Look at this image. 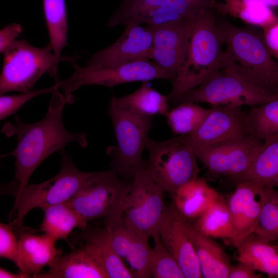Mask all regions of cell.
<instances>
[{"mask_svg":"<svg viewBox=\"0 0 278 278\" xmlns=\"http://www.w3.org/2000/svg\"><path fill=\"white\" fill-rule=\"evenodd\" d=\"M72 103L59 89L53 92L46 115L40 121L32 124L22 123L15 116L14 123H8L1 132L18 138L15 148L9 153L15 158V179L18 189L28 184L32 174L40 164L50 155L64 149L69 143L75 142L85 148L88 144L85 133L68 131L62 122V113L66 103Z\"/></svg>","mask_w":278,"mask_h":278,"instance_id":"cell-1","label":"cell"},{"mask_svg":"<svg viewBox=\"0 0 278 278\" xmlns=\"http://www.w3.org/2000/svg\"><path fill=\"white\" fill-rule=\"evenodd\" d=\"M214 10L207 9L193 16L186 54L167 96L175 104L220 68L224 37Z\"/></svg>","mask_w":278,"mask_h":278,"instance_id":"cell-2","label":"cell"},{"mask_svg":"<svg viewBox=\"0 0 278 278\" xmlns=\"http://www.w3.org/2000/svg\"><path fill=\"white\" fill-rule=\"evenodd\" d=\"M219 24L225 46L220 68L232 71L260 89L278 94V64L265 43L263 32L228 22Z\"/></svg>","mask_w":278,"mask_h":278,"instance_id":"cell-3","label":"cell"},{"mask_svg":"<svg viewBox=\"0 0 278 278\" xmlns=\"http://www.w3.org/2000/svg\"><path fill=\"white\" fill-rule=\"evenodd\" d=\"M3 54L0 96L12 91L28 92L45 74H49L56 82H58V63L61 61L73 63L76 61L73 57H57L50 44L38 47L25 40H15Z\"/></svg>","mask_w":278,"mask_h":278,"instance_id":"cell-4","label":"cell"},{"mask_svg":"<svg viewBox=\"0 0 278 278\" xmlns=\"http://www.w3.org/2000/svg\"><path fill=\"white\" fill-rule=\"evenodd\" d=\"M145 149L149 157L145 161L144 169L164 192L171 196L181 185L198 177L197 158L187 135L164 141L148 137Z\"/></svg>","mask_w":278,"mask_h":278,"instance_id":"cell-5","label":"cell"},{"mask_svg":"<svg viewBox=\"0 0 278 278\" xmlns=\"http://www.w3.org/2000/svg\"><path fill=\"white\" fill-rule=\"evenodd\" d=\"M108 113L112 120L117 146L112 155L113 169L123 180L131 182L145 166L142 158L152 117L138 115L120 106L113 97Z\"/></svg>","mask_w":278,"mask_h":278,"instance_id":"cell-6","label":"cell"},{"mask_svg":"<svg viewBox=\"0 0 278 278\" xmlns=\"http://www.w3.org/2000/svg\"><path fill=\"white\" fill-rule=\"evenodd\" d=\"M61 168L52 179L37 184H26L18 189L13 209L15 218L11 224L21 227L25 216L35 208L47 207L68 201L95 172L79 170L64 149L59 151Z\"/></svg>","mask_w":278,"mask_h":278,"instance_id":"cell-7","label":"cell"},{"mask_svg":"<svg viewBox=\"0 0 278 278\" xmlns=\"http://www.w3.org/2000/svg\"><path fill=\"white\" fill-rule=\"evenodd\" d=\"M130 182L120 178L113 169L95 172L67 202L86 222L104 218L106 222L123 215Z\"/></svg>","mask_w":278,"mask_h":278,"instance_id":"cell-8","label":"cell"},{"mask_svg":"<svg viewBox=\"0 0 278 278\" xmlns=\"http://www.w3.org/2000/svg\"><path fill=\"white\" fill-rule=\"evenodd\" d=\"M278 98V94L260 89L228 69L220 68L202 84L187 92L183 102L212 106L260 105Z\"/></svg>","mask_w":278,"mask_h":278,"instance_id":"cell-9","label":"cell"},{"mask_svg":"<svg viewBox=\"0 0 278 278\" xmlns=\"http://www.w3.org/2000/svg\"><path fill=\"white\" fill-rule=\"evenodd\" d=\"M74 71L72 75L63 81L56 83L62 89L64 95L71 102L72 93L80 87L87 85H99L112 89L123 83L172 78L155 62L149 60L130 62L116 66L99 68H89L73 63Z\"/></svg>","mask_w":278,"mask_h":278,"instance_id":"cell-10","label":"cell"},{"mask_svg":"<svg viewBox=\"0 0 278 278\" xmlns=\"http://www.w3.org/2000/svg\"><path fill=\"white\" fill-rule=\"evenodd\" d=\"M163 193L144 168L130 182L124 202L123 215L153 240L160 238V227L165 206Z\"/></svg>","mask_w":278,"mask_h":278,"instance_id":"cell-11","label":"cell"},{"mask_svg":"<svg viewBox=\"0 0 278 278\" xmlns=\"http://www.w3.org/2000/svg\"><path fill=\"white\" fill-rule=\"evenodd\" d=\"M252 136L247 113L242 106H212L198 128L187 135L194 150L201 149L241 140Z\"/></svg>","mask_w":278,"mask_h":278,"instance_id":"cell-12","label":"cell"},{"mask_svg":"<svg viewBox=\"0 0 278 278\" xmlns=\"http://www.w3.org/2000/svg\"><path fill=\"white\" fill-rule=\"evenodd\" d=\"M194 15L163 24L146 25L152 37L149 59L153 60L172 80L185 58Z\"/></svg>","mask_w":278,"mask_h":278,"instance_id":"cell-13","label":"cell"},{"mask_svg":"<svg viewBox=\"0 0 278 278\" xmlns=\"http://www.w3.org/2000/svg\"><path fill=\"white\" fill-rule=\"evenodd\" d=\"M263 141L253 136L210 148L195 150L197 158L213 174L230 176L233 180L249 167Z\"/></svg>","mask_w":278,"mask_h":278,"instance_id":"cell-14","label":"cell"},{"mask_svg":"<svg viewBox=\"0 0 278 278\" xmlns=\"http://www.w3.org/2000/svg\"><path fill=\"white\" fill-rule=\"evenodd\" d=\"M125 28L118 40L109 46L93 54L84 66L99 68L149 60L152 37L148 26L129 24L125 26Z\"/></svg>","mask_w":278,"mask_h":278,"instance_id":"cell-15","label":"cell"},{"mask_svg":"<svg viewBox=\"0 0 278 278\" xmlns=\"http://www.w3.org/2000/svg\"><path fill=\"white\" fill-rule=\"evenodd\" d=\"M106 225L109 229L114 251L130 264L134 277H151L149 236L132 224L124 215Z\"/></svg>","mask_w":278,"mask_h":278,"instance_id":"cell-16","label":"cell"},{"mask_svg":"<svg viewBox=\"0 0 278 278\" xmlns=\"http://www.w3.org/2000/svg\"><path fill=\"white\" fill-rule=\"evenodd\" d=\"M183 220L172 201L168 206L165 205L160 227V240L185 278H201L198 258Z\"/></svg>","mask_w":278,"mask_h":278,"instance_id":"cell-17","label":"cell"},{"mask_svg":"<svg viewBox=\"0 0 278 278\" xmlns=\"http://www.w3.org/2000/svg\"><path fill=\"white\" fill-rule=\"evenodd\" d=\"M236 184L235 191L227 202L236 233L232 242L236 248L254 232L264 199L265 188L247 181Z\"/></svg>","mask_w":278,"mask_h":278,"instance_id":"cell-18","label":"cell"},{"mask_svg":"<svg viewBox=\"0 0 278 278\" xmlns=\"http://www.w3.org/2000/svg\"><path fill=\"white\" fill-rule=\"evenodd\" d=\"M45 272L36 278H108L101 257L93 246L82 244L78 249L59 255Z\"/></svg>","mask_w":278,"mask_h":278,"instance_id":"cell-19","label":"cell"},{"mask_svg":"<svg viewBox=\"0 0 278 278\" xmlns=\"http://www.w3.org/2000/svg\"><path fill=\"white\" fill-rule=\"evenodd\" d=\"M56 242L45 234L36 235L28 231L22 233L18 238L15 264L20 273L25 277H35L41 270L49 266L61 254Z\"/></svg>","mask_w":278,"mask_h":278,"instance_id":"cell-20","label":"cell"},{"mask_svg":"<svg viewBox=\"0 0 278 278\" xmlns=\"http://www.w3.org/2000/svg\"><path fill=\"white\" fill-rule=\"evenodd\" d=\"M183 223L196 254L202 277L228 278L232 264L224 249L184 217Z\"/></svg>","mask_w":278,"mask_h":278,"instance_id":"cell-21","label":"cell"},{"mask_svg":"<svg viewBox=\"0 0 278 278\" xmlns=\"http://www.w3.org/2000/svg\"><path fill=\"white\" fill-rule=\"evenodd\" d=\"M219 196L205 179L197 177L181 185L171 196L176 210L189 221L199 217Z\"/></svg>","mask_w":278,"mask_h":278,"instance_id":"cell-22","label":"cell"},{"mask_svg":"<svg viewBox=\"0 0 278 278\" xmlns=\"http://www.w3.org/2000/svg\"><path fill=\"white\" fill-rule=\"evenodd\" d=\"M73 235L76 241L91 245L96 249L108 278L134 277L131 270L114 251L110 231L106 225L93 227L87 225Z\"/></svg>","mask_w":278,"mask_h":278,"instance_id":"cell-23","label":"cell"},{"mask_svg":"<svg viewBox=\"0 0 278 278\" xmlns=\"http://www.w3.org/2000/svg\"><path fill=\"white\" fill-rule=\"evenodd\" d=\"M252 182L264 187L278 186V135L267 138L246 171L233 180Z\"/></svg>","mask_w":278,"mask_h":278,"instance_id":"cell-24","label":"cell"},{"mask_svg":"<svg viewBox=\"0 0 278 278\" xmlns=\"http://www.w3.org/2000/svg\"><path fill=\"white\" fill-rule=\"evenodd\" d=\"M236 259L256 271L266 273L268 277H277V246L258 239L253 234L243 240L237 247Z\"/></svg>","mask_w":278,"mask_h":278,"instance_id":"cell-25","label":"cell"},{"mask_svg":"<svg viewBox=\"0 0 278 278\" xmlns=\"http://www.w3.org/2000/svg\"><path fill=\"white\" fill-rule=\"evenodd\" d=\"M42 210L44 216L40 230L55 241L58 240L67 241L75 229H81L88 225L67 201L47 207Z\"/></svg>","mask_w":278,"mask_h":278,"instance_id":"cell-26","label":"cell"},{"mask_svg":"<svg viewBox=\"0 0 278 278\" xmlns=\"http://www.w3.org/2000/svg\"><path fill=\"white\" fill-rule=\"evenodd\" d=\"M193 224L200 232L212 238L229 239L233 242L236 237L227 202L220 195Z\"/></svg>","mask_w":278,"mask_h":278,"instance_id":"cell-27","label":"cell"},{"mask_svg":"<svg viewBox=\"0 0 278 278\" xmlns=\"http://www.w3.org/2000/svg\"><path fill=\"white\" fill-rule=\"evenodd\" d=\"M114 98L121 107L146 117L166 116L169 111L167 96L150 87L147 82H143L142 85L131 94Z\"/></svg>","mask_w":278,"mask_h":278,"instance_id":"cell-28","label":"cell"},{"mask_svg":"<svg viewBox=\"0 0 278 278\" xmlns=\"http://www.w3.org/2000/svg\"><path fill=\"white\" fill-rule=\"evenodd\" d=\"M214 9L222 15H230L262 28L278 21L271 8L257 0H223L216 2Z\"/></svg>","mask_w":278,"mask_h":278,"instance_id":"cell-29","label":"cell"},{"mask_svg":"<svg viewBox=\"0 0 278 278\" xmlns=\"http://www.w3.org/2000/svg\"><path fill=\"white\" fill-rule=\"evenodd\" d=\"M43 11L53 51L61 57L67 45V20L65 0H43Z\"/></svg>","mask_w":278,"mask_h":278,"instance_id":"cell-30","label":"cell"},{"mask_svg":"<svg viewBox=\"0 0 278 278\" xmlns=\"http://www.w3.org/2000/svg\"><path fill=\"white\" fill-rule=\"evenodd\" d=\"M209 109L190 102H183L169 110L167 122L172 132L180 135H188L196 131L205 119Z\"/></svg>","mask_w":278,"mask_h":278,"instance_id":"cell-31","label":"cell"},{"mask_svg":"<svg viewBox=\"0 0 278 278\" xmlns=\"http://www.w3.org/2000/svg\"><path fill=\"white\" fill-rule=\"evenodd\" d=\"M251 134L260 140L278 135V98L253 106L247 113Z\"/></svg>","mask_w":278,"mask_h":278,"instance_id":"cell-32","label":"cell"},{"mask_svg":"<svg viewBox=\"0 0 278 278\" xmlns=\"http://www.w3.org/2000/svg\"><path fill=\"white\" fill-rule=\"evenodd\" d=\"M270 243L278 239V193L273 187H265L264 201L253 233Z\"/></svg>","mask_w":278,"mask_h":278,"instance_id":"cell-33","label":"cell"},{"mask_svg":"<svg viewBox=\"0 0 278 278\" xmlns=\"http://www.w3.org/2000/svg\"><path fill=\"white\" fill-rule=\"evenodd\" d=\"M150 261L151 277L154 278H185L179 265L161 241L153 240Z\"/></svg>","mask_w":278,"mask_h":278,"instance_id":"cell-34","label":"cell"},{"mask_svg":"<svg viewBox=\"0 0 278 278\" xmlns=\"http://www.w3.org/2000/svg\"><path fill=\"white\" fill-rule=\"evenodd\" d=\"M121 3L110 18L107 27L124 26L133 15L151 8L161 6L179 0H120Z\"/></svg>","mask_w":278,"mask_h":278,"instance_id":"cell-35","label":"cell"},{"mask_svg":"<svg viewBox=\"0 0 278 278\" xmlns=\"http://www.w3.org/2000/svg\"><path fill=\"white\" fill-rule=\"evenodd\" d=\"M57 88L58 85L55 83L47 88L31 90L20 95L0 96V120L15 113L26 102L33 97L42 94L53 92Z\"/></svg>","mask_w":278,"mask_h":278,"instance_id":"cell-36","label":"cell"},{"mask_svg":"<svg viewBox=\"0 0 278 278\" xmlns=\"http://www.w3.org/2000/svg\"><path fill=\"white\" fill-rule=\"evenodd\" d=\"M13 228L14 225L11 223L4 224L0 222V257L15 263L18 238Z\"/></svg>","mask_w":278,"mask_h":278,"instance_id":"cell-37","label":"cell"},{"mask_svg":"<svg viewBox=\"0 0 278 278\" xmlns=\"http://www.w3.org/2000/svg\"><path fill=\"white\" fill-rule=\"evenodd\" d=\"M265 43L271 56L278 59V21L263 28Z\"/></svg>","mask_w":278,"mask_h":278,"instance_id":"cell-38","label":"cell"},{"mask_svg":"<svg viewBox=\"0 0 278 278\" xmlns=\"http://www.w3.org/2000/svg\"><path fill=\"white\" fill-rule=\"evenodd\" d=\"M22 32L21 26L16 23L9 24L0 29V53H4Z\"/></svg>","mask_w":278,"mask_h":278,"instance_id":"cell-39","label":"cell"},{"mask_svg":"<svg viewBox=\"0 0 278 278\" xmlns=\"http://www.w3.org/2000/svg\"><path fill=\"white\" fill-rule=\"evenodd\" d=\"M263 274L256 273V271L248 265L238 262L235 265H231L228 278H260Z\"/></svg>","mask_w":278,"mask_h":278,"instance_id":"cell-40","label":"cell"},{"mask_svg":"<svg viewBox=\"0 0 278 278\" xmlns=\"http://www.w3.org/2000/svg\"><path fill=\"white\" fill-rule=\"evenodd\" d=\"M17 273H13L0 267V277L16 278Z\"/></svg>","mask_w":278,"mask_h":278,"instance_id":"cell-41","label":"cell"},{"mask_svg":"<svg viewBox=\"0 0 278 278\" xmlns=\"http://www.w3.org/2000/svg\"><path fill=\"white\" fill-rule=\"evenodd\" d=\"M206 7L214 9V6L216 2L215 0H193Z\"/></svg>","mask_w":278,"mask_h":278,"instance_id":"cell-42","label":"cell"},{"mask_svg":"<svg viewBox=\"0 0 278 278\" xmlns=\"http://www.w3.org/2000/svg\"><path fill=\"white\" fill-rule=\"evenodd\" d=\"M266 6L270 7H275L278 5V0H257Z\"/></svg>","mask_w":278,"mask_h":278,"instance_id":"cell-43","label":"cell"},{"mask_svg":"<svg viewBox=\"0 0 278 278\" xmlns=\"http://www.w3.org/2000/svg\"><path fill=\"white\" fill-rule=\"evenodd\" d=\"M3 156L0 155V159L3 157Z\"/></svg>","mask_w":278,"mask_h":278,"instance_id":"cell-44","label":"cell"}]
</instances>
